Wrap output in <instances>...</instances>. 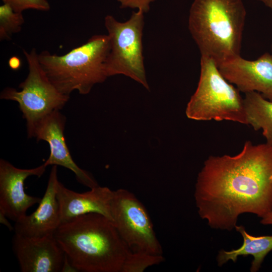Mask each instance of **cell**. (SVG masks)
Listing matches in <instances>:
<instances>
[{
  "label": "cell",
  "mask_w": 272,
  "mask_h": 272,
  "mask_svg": "<svg viewBox=\"0 0 272 272\" xmlns=\"http://www.w3.org/2000/svg\"><path fill=\"white\" fill-rule=\"evenodd\" d=\"M199 217L212 228L231 231L244 213L263 217L272 206V147L246 141L234 156H210L194 193Z\"/></svg>",
  "instance_id": "6da1fadb"
},
{
  "label": "cell",
  "mask_w": 272,
  "mask_h": 272,
  "mask_svg": "<svg viewBox=\"0 0 272 272\" xmlns=\"http://www.w3.org/2000/svg\"><path fill=\"white\" fill-rule=\"evenodd\" d=\"M54 236L77 271L122 272L131 252L112 222L98 213L61 223Z\"/></svg>",
  "instance_id": "7a4b0ae2"
},
{
  "label": "cell",
  "mask_w": 272,
  "mask_h": 272,
  "mask_svg": "<svg viewBox=\"0 0 272 272\" xmlns=\"http://www.w3.org/2000/svg\"><path fill=\"white\" fill-rule=\"evenodd\" d=\"M246 16L242 0H194L188 27L201 56L218 64L240 55Z\"/></svg>",
  "instance_id": "3957f363"
},
{
  "label": "cell",
  "mask_w": 272,
  "mask_h": 272,
  "mask_svg": "<svg viewBox=\"0 0 272 272\" xmlns=\"http://www.w3.org/2000/svg\"><path fill=\"white\" fill-rule=\"evenodd\" d=\"M109 48L108 35L98 34L62 55L44 50L38 57L46 76L59 92L70 96L76 90L86 95L108 78L105 62Z\"/></svg>",
  "instance_id": "277c9868"
},
{
  "label": "cell",
  "mask_w": 272,
  "mask_h": 272,
  "mask_svg": "<svg viewBox=\"0 0 272 272\" xmlns=\"http://www.w3.org/2000/svg\"><path fill=\"white\" fill-rule=\"evenodd\" d=\"M197 88L186 109L188 118L196 120H228L247 124L243 98L230 84L211 58L200 57Z\"/></svg>",
  "instance_id": "5b68a950"
},
{
  "label": "cell",
  "mask_w": 272,
  "mask_h": 272,
  "mask_svg": "<svg viewBox=\"0 0 272 272\" xmlns=\"http://www.w3.org/2000/svg\"><path fill=\"white\" fill-rule=\"evenodd\" d=\"M144 14L142 10L133 11L125 22H119L109 15L105 17L104 24L110 43L105 70L108 77L123 75L149 90L142 42Z\"/></svg>",
  "instance_id": "8992f818"
},
{
  "label": "cell",
  "mask_w": 272,
  "mask_h": 272,
  "mask_svg": "<svg viewBox=\"0 0 272 272\" xmlns=\"http://www.w3.org/2000/svg\"><path fill=\"white\" fill-rule=\"evenodd\" d=\"M23 53L29 73L19 85L21 90L7 87L2 91L0 98L18 103L26 121L28 137L31 138L40 122L52 112L61 109L70 96L59 92L49 80L40 65L35 48L30 52L23 50Z\"/></svg>",
  "instance_id": "52a82bcc"
},
{
  "label": "cell",
  "mask_w": 272,
  "mask_h": 272,
  "mask_svg": "<svg viewBox=\"0 0 272 272\" xmlns=\"http://www.w3.org/2000/svg\"><path fill=\"white\" fill-rule=\"evenodd\" d=\"M111 221L131 252L163 255L161 245L144 205L125 189L113 190Z\"/></svg>",
  "instance_id": "ba28073f"
},
{
  "label": "cell",
  "mask_w": 272,
  "mask_h": 272,
  "mask_svg": "<svg viewBox=\"0 0 272 272\" xmlns=\"http://www.w3.org/2000/svg\"><path fill=\"white\" fill-rule=\"evenodd\" d=\"M44 164L32 169H20L0 160V212L17 222L26 215L29 208L39 203L41 198L32 196L24 190V181L29 176L40 177L46 170Z\"/></svg>",
  "instance_id": "9c48e42d"
},
{
  "label": "cell",
  "mask_w": 272,
  "mask_h": 272,
  "mask_svg": "<svg viewBox=\"0 0 272 272\" xmlns=\"http://www.w3.org/2000/svg\"><path fill=\"white\" fill-rule=\"evenodd\" d=\"M224 78L240 92L259 93L272 101V55L265 52L248 60L240 55L217 64Z\"/></svg>",
  "instance_id": "30bf717a"
},
{
  "label": "cell",
  "mask_w": 272,
  "mask_h": 272,
  "mask_svg": "<svg viewBox=\"0 0 272 272\" xmlns=\"http://www.w3.org/2000/svg\"><path fill=\"white\" fill-rule=\"evenodd\" d=\"M66 118L59 110H56L46 116L36 126L33 137L38 141L47 142L50 155L44 162L49 165L60 166L71 170L77 181L90 189L99 186L92 174L79 167L73 159L64 136Z\"/></svg>",
  "instance_id": "8fae6325"
},
{
  "label": "cell",
  "mask_w": 272,
  "mask_h": 272,
  "mask_svg": "<svg viewBox=\"0 0 272 272\" xmlns=\"http://www.w3.org/2000/svg\"><path fill=\"white\" fill-rule=\"evenodd\" d=\"M13 247L21 271H62L65 255L54 234L42 237L15 234Z\"/></svg>",
  "instance_id": "7c38bea8"
},
{
  "label": "cell",
  "mask_w": 272,
  "mask_h": 272,
  "mask_svg": "<svg viewBox=\"0 0 272 272\" xmlns=\"http://www.w3.org/2000/svg\"><path fill=\"white\" fill-rule=\"evenodd\" d=\"M59 181L57 166L53 165L44 194L37 209L15 223V234L27 237H42L53 235L61 224L58 202L56 198Z\"/></svg>",
  "instance_id": "4fadbf2b"
},
{
  "label": "cell",
  "mask_w": 272,
  "mask_h": 272,
  "mask_svg": "<svg viewBox=\"0 0 272 272\" xmlns=\"http://www.w3.org/2000/svg\"><path fill=\"white\" fill-rule=\"evenodd\" d=\"M113 190L98 186L79 193L65 187L59 182L56 193L61 223L89 213H98L111 221L110 203Z\"/></svg>",
  "instance_id": "5bb4252c"
},
{
  "label": "cell",
  "mask_w": 272,
  "mask_h": 272,
  "mask_svg": "<svg viewBox=\"0 0 272 272\" xmlns=\"http://www.w3.org/2000/svg\"><path fill=\"white\" fill-rule=\"evenodd\" d=\"M235 229L242 236L243 244L239 248L226 251L220 250L217 257L218 266H222L228 261L235 262L238 256L251 255L253 257L250 271H257L267 254L272 250V235L254 236L249 234L242 225Z\"/></svg>",
  "instance_id": "9a60e30c"
},
{
  "label": "cell",
  "mask_w": 272,
  "mask_h": 272,
  "mask_svg": "<svg viewBox=\"0 0 272 272\" xmlns=\"http://www.w3.org/2000/svg\"><path fill=\"white\" fill-rule=\"evenodd\" d=\"M243 100L247 124L261 129L266 143L272 147V101L257 92L245 93Z\"/></svg>",
  "instance_id": "2e32d148"
},
{
  "label": "cell",
  "mask_w": 272,
  "mask_h": 272,
  "mask_svg": "<svg viewBox=\"0 0 272 272\" xmlns=\"http://www.w3.org/2000/svg\"><path fill=\"white\" fill-rule=\"evenodd\" d=\"M24 23L22 13L15 12L8 4L0 7V39L10 40L14 34L20 32Z\"/></svg>",
  "instance_id": "e0dca14e"
},
{
  "label": "cell",
  "mask_w": 272,
  "mask_h": 272,
  "mask_svg": "<svg viewBox=\"0 0 272 272\" xmlns=\"http://www.w3.org/2000/svg\"><path fill=\"white\" fill-rule=\"evenodd\" d=\"M164 260L163 255L131 251L124 262L122 272H143L148 267Z\"/></svg>",
  "instance_id": "ac0fdd59"
},
{
  "label": "cell",
  "mask_w": 272,
  "mask_h": 272,
  "mask_svg": "<svg viewBox=\"0 0 272 272\" xmlns=\"http://www.w3.org/2000/svg\"><path fill=\"white\" fill-rule=\"evenodd\" d=\"M4 4L9 5L16 12L22 13L28 9L47 11L50 5L46 0H2Z\"/></svg>",
  "instance_id": "d6986e66"
},
{
  "label": "cell",
  "mask_w": 272,
  "mask_h": 272,
  "mask_svg": "<svg viewBox=\"0 0 272 272\" xmlns=\"http://www.w3.org/2000/svg\"><path fill=\"white\" fill-rule=\"evenodd\" d=\"M121 9H135L143 11L145 13L149 12L151 4L156 0H116Z\"/></svg>",
  "instance_id": "ffe728a7"
},
{
  "label": "cell",
  "mask_w": 272,
  "mask_h": 272,
  "mask_svg": "<svg viewBox=\"0 0 272 272\" xmlns=\"http://www.w3.org/2000/svg\"><path fill=\"white\" fill-rule=\"evenodd\" d=\"M9 65L13 70H17L21 66V61L17 56H12L9 60Z\"/></svg>",
  "instance_id": "44dd1931"
},
{
  "label": "cell",
  "mask_w": 272,
  "mask_h": 272,
  "mask_svg": "<svg viewBox=\"0 0 272 272\" xmlns=\"http://www.w3.org/2000/svg\"><path fill=\"white\" fill-rule=\"evenodd\" d=\"M261 219V224L265 225H272V206L270 210Z\"/></svg>",
  "instance_id": "7402d4cb"
},
{
  "label": "cell",
  "mask_w": 272,
  "mask_h": 272,
  "mask_svg": "<svg viewBox=\"0 0 272 272\" xmlns=\"http://www.w3.org/2000/svg\"><path fill=\"white\" fill-rule=\"evenodd\" d=\"M8 219L9 218H7L5 215L0 212L1 223L7 226L10 231L14 230V227H13L11 224L9 222Z\"/></svg>",
  "instance_id": "603a6c76"
},
{
  "label": "cell",
  "mask_w": 272,
  "mask_h": 272,
  "mask_svg": "<svg viewBox=\"0 0 272 272\" xmlns=\"http://www.w3.org/2000/svg\"><path fill=\"white\" fill-rule=\"evenodd\" d=\"M262 3L266 7L272 10V0H258Z\"/></svg>",
  "instance_id": "cb8c5ba5"
},
{
  "label": "cell",
  "mask_w": 272,
  "mask_h": 272,
  "mask_svg": "<svg viewBox=\"0 0 272 272\" xmlns=\"http://www.w3.org/2000/svg\"><path fill=\"white\" fill-rule=\"evenodd\" d=\"M271 54L272 55V43H271Z\"/></svg>",
  "instance_id": "d4e9b609"
}]
</instances>
